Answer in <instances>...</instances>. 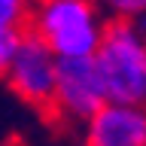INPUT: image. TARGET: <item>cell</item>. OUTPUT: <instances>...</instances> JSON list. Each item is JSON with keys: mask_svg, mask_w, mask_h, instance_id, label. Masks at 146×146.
Returning a JSON list of instances; mask_svg holds the SVG:
<instances>
[{"mask_svg": "<svg viewBox=\"0 0 146 146\" xmlns=\"http://www.w3.org/2000/svg\"><path fill=\"white\" fill-rule=\"evenodd\" d=\"M91 61L104 82L107 100L146 107V34L134 21H107Z\"/></svg>", "mask_w": 146, "mask_h": 146, "instance_id": "cell-1", "label": "cell"}, {"mask_svg": "<svg viewBox=\"0 0 146 146\" xmlns=\"http://www.w3.org/2000/svg\"><path fill=\"white\" fill-rule=\"evenodd\" d=\"M104 12L94 0H34L27 27L58 58H91L104 36Z\"/></svg>", "mask_w": 146, "mask_h": 146, "instance_id": "cell-2", "label": "cell"}, {"mask_svg": "<svg viewBox=\"0 0 146 146\" xmlns=\"http://www.w3.org/2000/svg\"><path fill=\"white\" fill-rule=\"evenodd\" d=\"M55 73H58V55L40 40L36 34L25 31L12 61H9L3 79L18 100L36 110L55 107Z\"/></svg>", "mask_w": 146, "mask_h": 146, "instance_id": "cell-3", "label": "cell"}, {"mask_svg": "<svg viewBox=\"0 0 146 146\" xmlns=\"http://www.w3.org/2000/svg\"><path fill=\"white\" fill-rule=\"evenodd\" d=\"M107 104V91L91 58H58L55 113L67 122H88Z\"/></svg>", "mask_w": 146, "mask_h": 146, "instance_id": "cell-4", "label": "cell"}, {"mask_svg": "<svg viewBox=\"0 0 146 146\" xmlns=\"http://www.w3.org/2000/svg\"><path fill=\"white\" fill-rule=\"evenodd\" d=\"M85 146H146V107L107 100L85 122Z\"/></svg>", "mask_w": 146, "mask_h": 146, "instance_id": "cell-5", "label": "cell"}, {"mask_svg": "<svg viewBox=\"0 0 146 146\" xmlns=\"http://www.w3.org/2000/svg\"><path fill=\"white\" fill-rule=\"evenodd\" d=\"M31 12V0H0V31L21 27Z\"/></svg>", "mask_w": 146, "mask_h": 146, "instance_id": "cell-6", "label": "cell"}, {"mask_svg": "<svg viewBox=\"0 0 146 146\" xmlns=\"http://www.w3.org/2000/svg\"><path fill=\"white\" fill-rule=\"evenodd\" d=\"M104 9L110 15H116V18L134 21V18L146 15V0H104Z\"/></svg>", "mask_w": 146, "mask_h": 146, "instance_id": "cell-7", "label": "cell"}, {"mask_svg": "<svg viewBox=\"0 0 146 146\" xmlns=\"http://www.w3.org/2000/svg\"><path fill=\"white\" fill-rule=\"evenodd\" d=\"M21 27H9V31H0V76L6 73L9 61H12V55H15L18 43H21Z\"/></svg>", "mask_w": 146, "mask_h": 146, "instance_id": "cell-8", "label": "cell"}]
</instances>
